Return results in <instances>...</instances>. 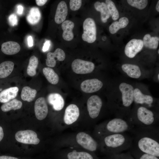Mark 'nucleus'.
Returning a JSON list of instances; mask_svg holds the SVG:
<instances>
[{
    "instance_id": "obj_1",
    "label": "nucleus",
    "mask_w": 159,
    "mask_h": 159,
    "mask_svg": "<svg viewBox=\"0 0 159 159\" xmlns=\"http://www.w3.org/2000/svg\"><path fill=\"white\" fill-rule=\"evenodd\" d=\"M132 147L143 153L159 157V128L158 126L135 127Z\"/></svg>"
},
{
    "instance_id": "obj_2",
    "label": "nucleus",
    "mask_w": 159,
    "mask_h": 159,
    "mask_svg": "<svg viewBox=\"0 0 159 159\" xmlns=\"http://www.w3.org/2000/svg\"><path fill=\"white\" fill-rule=\"evenodd\" d=\"M126 120L135 127L158 126L159 122L158 113L143 106H136Z\"/></svg>"
},
{
    "instance_id": "obj_3",
    "label": "nucleus",
    "mask_w": 159,
    "mask_h": 159,
    "mask_svg": "<svg viewBox=\"0 0 159 159\" xmlns=\"http://www.w3.org/2000/svg\"><path fill=\"white\" fill-rule=\"evenodd\" d=\"M102 146L107 151L116 154L130 149L133 141V137L127 132L112 134L104 136Z\"/></svg>"
},
{
    "instance_id": "obj_4",
    "label": "nucleus",
    "mask_w": 159,
    "mask_h": 159,
    "mask_svg": "<svg viewBox=\"0 0 159 159\" xmlns=\"http://www.w3.org/2000/svg\"><path fill=\"white\" fill-rule=\"evenodd\" d=\"M102 133L106 136L116 133L130 132L135 126L126 119L116 117L105 122L104 126L102 125Z\"/></svg>"
},
{
    "instance_id": "obj_5",
    "label": "nucleus",
    "mask_w": 159,
    "mask_h": 159,
    "mask_svg": "<svg viewBox=\"0 0 159 159\" xmlns=\"http://www.w3.org/2000/svg\"><path fill=\"white\" fill-rule=\"evenodd\" d=\"M119 89L122 94L121 115L122 118L126 120L130 112V107L134 101V88L131 85L122 82L120 84Z\"/></svg>"
},
{
    "instance_id": "obj_6",
    "label": "nucleus",
    "mask_w": 159,
    "mask_h": 159,
    "mask_svg": "<svg viewBox=\"0 0 159 159\" xmlns=\"http://www.w3.org/2000/svg\"><path fill=\"white\" fill-rule=\"evenodd\" d=\"M83 40L90 43L95 42L96 39V27L94 20L90 18H87L83 22Z\"/></svg>"
},
{
    "instance_id": "obj_7",
    "label": "nucleus",
    "mask_w": 159,
    "mask_h": 159,
    "mask_svg": "<svg viewBox=\"0 0 159 159\" xmlns=\"http://www.w3.org/2000/svg\"><path fill=\"white\" fill-rule=\"evenodd\" d=\"M102 106V102L98 95H93L87 100V106L89 114L92 119H95L99 116Z\"/></svg>"
},
{
    "instance_id": "obj_8",
    "label": "nucleus",
    "mask_w": 159,
    "mask_h": 159,
    "mask_svg": "<svg viewBox=\"0 0 159 159\" xmlns=\"http://www.w3.org/2000/svg\"><path fill=\"white\" fill-rule=\"evenodd\" d=\"M15 138L18 142L24 144L37 145L40 142L37 133L31 130L18 131L15 134Z\"/></svg>"
},
{
    "instance_id": "obj_9",
    "label": "nucleus",
    "mask_w": 159,
    "mask_h": 159,
    "mask_svg": "<svg viewBox=\"0 0 159 159\" xmlns=\"http://www.w3.org/2000/svg\"><path fill=\"white\" fill-rule=\"evenodd\" d=\"M77 143L84 148L91 151L96 150L98 146L97 141L89 134L80 132L76 135Z\"/></svg>"
},
{
    "instance_id": "obj_10",
    "label": "nucleus",
    "mask_w": 159,
    "mask_h": 159,
    "mask_svg": "<svg viewBox=\"0 0 159 159\" xmlns=\"http://www.w3.org/2000/svg\"><path fill=\"white\" fill-rule=\"evenodd\" d=\"M95 67L93 62L79 59L74 60L72 64V70L77 74L90 73L93 71Z\"/></svg>"
},
{
    "instance_id": "obj_11",
    "label": "nucleus",
    "mask_w": 159,
    "mask_h": 159,
    "mask_svg": "<svg viewBox=\"0 0 159 159\" xmlns=\"http://www.w3.org/2000/svg\"><path fill=\"white\" fill-rule=\"evenodd\" d=\"M143 46L142 40L132 39L126 44L125 48V53L128 57L133 58L142 49Z\"/></svg>"
},
{
    "instance_id": "obj_12",
    "label": "nucleus",
    "mask_w": 159,
    "mask_h": 159,
    "mask_svg": "<svg viewBox=\"0 0 159 159\" xmlns=\"http://www.w3.org/2000/svg\"><path fill=\"white\" fill-rule=\"evenodd\" d=\"M103 85L102 81L97 79H88L82 82L80 87L83 92L87 93H92L100 90Z\"/></svg>"
},
{
    "instance_id": "obj_13",
    "label": "nucleus",
    "mask_w": 159,
    "mask_h": 159,
    "mask_svg": "<svg viewBox=\"0 0 159 159\" xmlns=\"http://www.w3.org/2000/svg\"><path fill=\"white\" fill-rule=\"evenodd\" d=\"M34 109L36 117L38 120H42L45 118L48 113V107L44 97H40L36 100Z\"/></svg>"
},
{
    "instance_id": "obj_14",
    "label": "nucleus",
    "mask_w": 159,
    "mask_h": 159,
    "mask_svg": "<svg viewBox=\"0 0 159 159\" xmlns=\"http://www.w3.org/2000/svg\"><path fill=\"white\" fill-rule=\"evenodd\" d=\"M134 101L137 104L145 105L150 109L153 106V99L150 95L143 94L138 88L134 89Z\"/></svg>"
},
{
    "instance_id": "obj_15",
    "label": "nucleus",
    "mask_w": 159,
    "mask_h": 159,
    "mask_svg": "<svg viewBox=\"0 0 159 159\" xmlns=\"http://www.w3.org/2000/svg\"><path fill=\"white\" fill-rule=\"evenodd\" d=\"M79 115V110L78 107L75 104H70L65 110L64 121L67 125L71 124L77 120Z\"/></svg>"
},
{
    "instance_id": "obj_16",
    "label": "nucleus",
    "mask_w": 159,
    "mask_h": 159,
    "mask_svg": "<svg viewBox=\"0 0 159 159\" xmlns=\"http://www.w3.org/2000/svg\"><path fill=\"white\" fill-rule=\"evenodd\" d=\"M46 64L49 67L55 66L56 61H63L65 58V53L64 51L59 48L57 49L53 52H48L47 55Z\"/></svg>"
},
{
    "instance_id": "obj_17",
    "label": "nucleus",
    "mask_w": 159,
    "mask_h": 159,
    "mask_svg": "<svg viewBox=\"0 0 159 159\" xmlns=\"http://www.w3.org/2000/svg\"><path fill=\"white\" fill-rule=\"evenodd\" d=\"M47 99L48 103L52 105L55 110H60L64 107V100L62 96L59 93H54L49 94Z\"/></svg>"
},
{
    "instance_id": "obj_18",
    "label": "nucleus",
    "mask_w": 159,
    "mask_h": 159,
    "mask_svg": "<svg viewBox=\"0 0 159 159\" xmlns=\"http://www.w3.org/2000/svg\"><path fill=\"white\" fill-rule=\"evenodd\" d=\"M68 14V9L65 2L62 1L58 5L54 17L55 22L60 24L65 21Z\"/></svg>"
},
{
    "instance_id": "obj_19",
    "label": "nucleus",
    "mask_w": 159,
    "mask_h": 159,
    "mask_svg": "<svg viewBox=\"0 0 159 159\" xmlns=\"http://www.w3.org/2000/svg\"><path fill=\"white\" fill-rule=\"evenodd\" d=\"M121 68L124 72L130 77L138 79L141 74L139 67L137 65L130 64H123Z\"/></svg>"
},
{
    "instance_id": "obj_20",
    "label": "nucleus",
    "mask_w": 159,
    "mask_h": 159,
    "mask_svg": "<svg viewBox=\"0 0 159 159\" xmlns=\"http://www.w3.org/2000/svg\"><path fill=\"white\" fill-rule=\"evenodd\" d=\"M20 46L17 42L9 41L3 43L1 46V50L4 54L11 55L18 53L20 50Z\"/></svg>"
},
{
    "instance_id": "obj_21",
    "label": "nucleus",
    "mask_w": 159,
    "mask_h": 159,
    "mask_svg": "<svg viewBox=\"0 0 159 159\" xmlns=\"http://www.w3.org/2000/svg\"><path fill=\"white\" fill-rule=\"evenodd\" d=\"M74 26V23L69 20H65L62 23L61 26L63 31L62 37L65 40L70 41L73 38L72 30Z\"/></svg>"
},
{
    "instance_id": "obj_22",
    "label": "nucleus",
    "mask_w": 159,
    "mask_h": 159,
    "mask_svg": "<svg viewBox=\"0 0 159 159\" xmlns=\"http://www.w3.org/2000/svg\"><path fill=\"white\" fill-rule=\"evenodd\" d=\"M18 88L12 87L5 89L0 93V102L6 103L14 99L17 95Z\"/></svg>"
},
{
    "instance_id": "obj_23",
    "label": "nucleus",
    "mask_w": 159,
    "mask_h": 159,
    "mask_svg": "<svg viewBox=\"0 0 159 159\" xmlns=\"http://www.w3.org/2000/svg\"><path fill=\"white\" fill-rule=\"evenodd\" d=\"M94 6L97 11L100 12L102 21L104 23L106 22L110 15L106 4L97 1L94 3Z\"/></svg>"
},
{
    "instance_id": "obj_24",
    "label": "nucleus",
    "mask_w": 159,
    "mask_h": 159,
    "mask_svg": "<svg viewBox=\"0 0 159 159\" xmlns=\"http://www.w3.org/2000/svg\"><path fill=\"white\" fill-rule=\"evenodd\" d=\"M129 23L128 19L125 17L121 18L118 21L113 22L109 27V31L111 34L116 33L120 29L126 27Z\"/></svg>"
},
{
    "instance_id": "obj_25",
    "label": "nucleus",
    "mask_w": 159,
    "mask_h": 159,
    "mask_svg": "<svg viewBox=\"0 0 159 159\" xmlns=\"http://www.w3.org/2000/svg\"><path fill=\"white\" fill-rule=\"evenodd\" d=\"M14 64L11 61H6L2 62L0 64V78L7 77L12 72Z\"/></svg>"
},
{
    "instance_id": "obj_26",
    "label": "nucleus",
    "mask_w": 159,
    "mask_h": 159,
    "mask_svg": "<svg viewBox=\"0 0 159 159\" xmlns=\"http://www.w3.org/2000/svg\"><path fill=\"white\" fill-rule=\"evenodd\" d=\"M26 19L28 22L31 24L38 23L41 19V14L39 9L36 7L31 8Z\"/></svg>"
},
{
    "instance_id": "obj_27",
    "label": "nucleus",
    "mask_w": 159,
    "mask_h": 159,
    "mask_svg": "<svg viewBox=\"0 0 159 159\" xmlns=\"http://www.w3.org/2000/svg\"><path fill=\"white\" fill-rule=\"evenodd\" d=\"M37 91L28 86H25L22 90L21 96L24 101L28 102L32 101L36 96Z\"/></svg>"
},
{
    "instance_id": "obj_28",
    "label": "nucleus",
    "mask_w": 159,
    "mask_h": 159,
    "mask_svg": "<svg viewBox=\"0 0 159 159\" xmlns=\"http://www.w3.org/2000/svg\"><path fill=\"white\" fill-rule=\"evenodd\" d=\"M159 38L157 37H151L149 34H147L143 38L144 46L149 49H156L158 45Z\"/></svg>"
},
{
    "instance_id": "obj_29",
    "label": "nucleus",
    "mask_w": 159,
    "mask_h": 159,
    "mask_svg": "<svg viewBox=\"0 0 159 159\" xmlns=\"http://www.w3.org/2000/svg\"><path fill=\"white\" fill-rule=\"evenodd\" d=\"M44 74L48 81L53 85H56L59 81L58 74L54 70L50 67H44L43 69Z\"/></svg>"
},
{
    "instance_id": "obj_30",
    "label": "nucleus",
    "mask_w": 159,
    "mask_h": 159,
    "mask_svg": "<svg viewBox=\"0 0 159 159\" xmlns=\"http://www.w3.org/2000/svg\"><path fill=\"white\" fill-rule=\"evenodd\" d=\"M22 104L21 101L14 99L7 102L4 103L1 107V110L4 112L9 111L11 110H16L21 108Z\"/></svg>"
},
{
    "instance_id": "obj_31",
    "label": "nucleus",
    "mask_w": 159,
    "mask_h": 159,
    "mask_svg": "<svg viewBox=\"0 0 159 159\" xmlns=\"http://www.w3.org/2000/svg\"><path fill=\"white\" fill-rule=\"evenodd\" d=\"M38 63V59L36 56L33 55L30 57L27 69V73L29 75L33 77L36 74Z\"/></svg>"
},
{
    "instance_id": "obj_32",
    "label": "nucleus",
    "mask_w": 159,
    "mask_h": 159,
    "mask_svg": "<svg viewBox=\"0 0 159 159\" xmlns=\"http://www.w3.org/2000/svg\"><path fill=\"white\" fill-rule=\"evenodd\" d=\"M67 157L68 159H93L91 155L85 152L74 151L68 153Z\"/></svg>"
},
{
    "instance_id": "obj_33",
    "label": "nucleus",
    "mask_w": 159,
    "mask_h": 159,
    "mask_svg": "<svg viewBox=\"0 0 159 159\" xmlns=\"http://www.w3.org/2000/svg\"><path fill=\"white\" fill-rule=\"evenodd\" d=\"M105 3L107 5L110 15L112 16V19L114 20H117L119 17V15L114 3L111 0H106Z\"/></svg>"
},
{
    "instance_id": "obj_34",
    "label": "nucleus",
    "mask_w": 159,
    "mask_h": 159,
    "mask_svg": "<svg viewBox=\"0 0 159 159\" xmlns=\"http://www.w3.org/2000/svg\"><path fill=\"white\" fill-rule=\"evenodd\" d=\"M127 1L131 6L140 10L145 8L148 3L147 0H127Z\"/></svg>"
},
{
    "instance_id": "obj_35",
    "label": "nucleus",
    "mask_w": 159,
    "mask_h": 159,
    "mask_svg": "<svg viewBox=\"0 0 159 159\" xmlns=\"http://www.w3.org/2000/svg\"><path fill=\"white\" fill-rule=\"evenodd\" d=\"M82 4L81 0H71L69 2L70 9L72 11H76L80 8Z\"/></svg>"
},
{
    "instance_id": "obj_36",
    "label": "nucleus",
    "mask_w": 159,
    "mask_h": 159,
    "mask_svg": "<svg viewBox=\"0 0 159 159\" xmlns=\"http://www.w3.org/2000/svg\"><path fill=\"white\" fill-rule=\"evenodd\" d=\"M8 21L10 24L13 26L17 25L18 24L17 17L14 14H12L9 16Z\"/></svg>"
},
{
    "instance_id": "obj_37",
    "label": "nucleus",
    "mask_w": 159,
    "mask_h": 159,
    "mask_svg": "<svg viewBox=\"0 0 159 159\" xmlns=\"http://www.w3.org/2000/svg\"><path fill=\"white\" fill-rule=\"evenodd\" d=\"M141 154L139 159H159L155 156L140 152Z\"/></svg>"
},
{
    "instance_id": "obj_38",
    "label": "nucleus",
    "mask_w": 159,
    "mask_h": 159,
    "mask_svg": "<svg viewBox=\"0 0 159 159\" xmlns=\"http://www.w3.org/2000/svg\"><path fill=\"white\" fill-rule=\"evenodd\" d=\"M50 41L49 40H47L45 41L44 44L42 48V51L44 52L47 51L50 46Z\"/></svg>"
},
{
    "instance_id": "obj_39",
    "label": "nucleus",
    "mask_w": 159,
    "mask_h": 159,
    "mask_svg": "<svg viewBox=\"0 0 159 159\" xmlns=\"http://www.w3.org/2000/svg\"><path fill=\"white\" fill-rule=\"evenodd\" d=\"M36 3L37 5L39 6H42L44 5L47 2V0H35Z\"/></svg>"
},
{
    "instance_id": "obj_40",
    "label": "nucleus",
    "mask_w": 159,
    "mask_h": 159,
    "mask_svg": "<svg viewBox=\"0 0 159 159\" xmlns=\"http://www.w3.org/2000/svg\"><path fill=\"white\" fill-rule=\"evenodd\" d=\"M23 6L21 5H18L17 6V14L19 15H21L23 13Z\"/></svg>"
},
{
    "instance_id": "obj_41",
    "label": "nucleus",
    "mask_w": 159,
    "mask_h": 159,
    "mask_svg": "<svg viewBox=\"0 0 159 159\" xmlns=\"http://www.w3.org/2000/svg\"><path fill=\"white\" fill-rule=\"evenodd\" d=\"M27 42L28 46L29 47H32L33 45V41L31 36H28L27 38Z\"/></svg>"
},
{
    "instance_id": "obj_42",
    "label": "nucleus",
    "mask_w": 159,
    "mask_h": 159,
    "mask_svg": "<svg viewBox=\"0 0 159 159\" xmlns=\"http://www.w3.org/2000/svg\"><path fill=\"white\" fill-rule=\"evenodd\" d=\"M0 159H19L18 158L11 156L6 155H1L0 156Z\"/></svg>"
},
{
    "instance_id": "obj_43",
    "label": "nucleus",
    "mask_w": 159,
    "mask_h": 159,
    "mask_svg": "<svg viewBox=\"0 0 159 159\" xmlns=\"http://www.w3.org/2000/svg\"><path fill=\"white\" fill-rule=\"evenodd\" d=\"M4 136V134L3 128L0 126V142L3 139Z\"/></svg>"
},
{
    "instance_id": "obj_44",
    "label": "nucleus",
    "mask_w": 159,
    "mask_h": 159,
    "mask_svg": "<svg viewBox=\"0 0 159 159\" xmlns=\"http://www.w3.org/2000/svg\"><path fill=\"white\" fill-rule=\"evenodd\" d=\"M156 9L157 11L159 12V1L158 0L156 6Z\"/></svg>"
},
{
    "instance_id": "obj_45",
    "label": "nucleus",
    "mask_w": 159,
    "mask_h": 159,
    "mask_svg": "<svg viewBox=\"0 0 159 159\" xmlns=\"http://www.w3.org/2000/svg\"><path fill=\"white\" fill-rule=\"evenodd\" d=\"M126 155H125V158ZM126 159H132L131 158V157H130L129 155L127 154V156Z\"/></svg>"
},
{
    "instance_id": "obj_46",
    "label": "nucleus",
    "mask_w": 159,
    "mask_h": 159,
    "mask_svg": "<svg viewBox=\"0 0 159 159\" xmlns=\"http://www.w3.org/2000/svg\"><path fill=\"white\" fill-rule=\"evenodd\" d=\"M157 78H158V79L159 80V74H158Z\"/></svg>"
},
{
    "instance_id": "obj_47",
    "label": "nucleus",
    "mask_w": 159,
    "mask_h": 159,
    "mask_svg": "<svg viewBox=\"0 0 159 159\" xmlns=\"http://www.w3.org/2000/svg\"><path fill=\"white\" fill-rule=\"evenodd\" d=\"M158 54H159V50L158 49Z\"/></svg>"
}]
</instances>
